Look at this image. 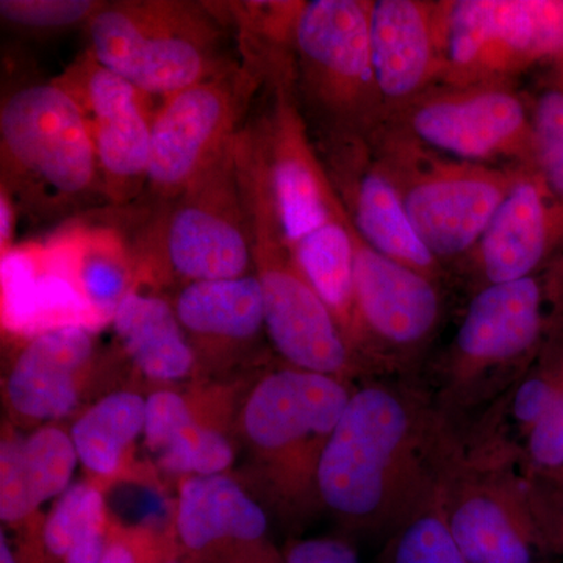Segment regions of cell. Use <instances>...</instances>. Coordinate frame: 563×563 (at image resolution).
I'll return each mask as SVG.
<instances>
[{
  "instance_id": "cell-35",
  "label": "cell",
  "mask_w": 563,
  "mask_h": 563,
  "mask_svg": "<svg viewBox=\"0 0 563 563\" xmlns=\"http://www.w3.org/2000/svg\"><path fill=\"white\" fill-rule=\"evenodd\" d=\"M526 476L550 479L563 468V395L543 415L520 446Z\"/></svg>"
},
{
  "instance_id": "cell-32",
  "label": "cell",
  "mask_w": 563,
  "mask_h": 563,
  "mask_svg": "<svg viewBox=\"0 0 563 563\" xmlns=\"http://www.w3.org/2000/svg\"><path fill=\"white\" fill-rule=\"evenodd\" d=\"M103 526L106 503L101 492L88 484L70 485L44 523V544L51 554L65 559L80 540L103 533Z\"/></svg>"
},
{
  "instance_id": "cell-11",
  "label": "cell",
  "mask_w": 563,
  "mask_h": 563,
  "mask_svg": "<svg viewBox=\"0 0 563 563\" xmlns=\"http://www.w3.org/2000/svg\"><path fill=\"white\" fill-rule=\"evenodd\" d=\"M263 84L261 74L243 63L161 103L152 124L144 190L155 206L176 199L232 150Z\"/></svg>"
},
{
  "instance_id": "cell-24",
  "label": "cell",
  "mask_w": 563,
  "mask_h": 563,
  "mask_svg": "<svg viewBox=\"0 0 563 563\" xmlns=\"http://www.w3.org/2000/svg\"><path fill=\"white\" fill-rule=\"evenodd\" d=\"M266 529L265 510L231 477L192 476L181 485L177 532L190 550L224 539L255 542Z\"/></svg>"
},
{
  "instance_id": "cell-22",
  "label": "cell",
  "mask_w": 563,
  "mask_h": 563,
  "mask_svg": "<svg viewBox=\"0 0 563 563\" xmlns=\"http://www.w3.org/2000/svg\"><path fill=\"white\" fill-rule=\"evenodd\" d=\"M120 232L109 228L70 225L41 244L44 262L69 277L106 320L131 292L132 254Z\"/></svg>"
},
{
  "instance_id": "cell-27",
  "label": "cell",
  "mask_w": 563,
  "mask_h": 563,
  "mask_svg": "<svg viewBox=\"0 0 563 563\" xmlns=\"http://www.w3.org/2000/svg\"><path fill=\"white\" fill-rule=\"evenodd\" d=\"M307 280L350 336L354 313V233L347 214L291 246Z\"/></svg>"
},
{
  "instance_id": "cell-28",
  "label": "cell",
  "mask_w": 563,
  "mask_h": 563,
  "mask_svg": "<svg viewBox=\"0 0 563 563\" xmlns=\"http://www.w3.org/2000/svg\"><path fill=\"white\" fill-rule=\"evenodd\" d=\"M146 401L132 391H117L81 415L70 431L79 462L99 476L120 468L129 446L144 432Z\"/></svg>"
},
{
  "instance_id": "cell-36",
  "label": "cell",
  "mask_w": 563,
  "mask_h": 563,
  "mask_svg": "<svg viewBox=\"0 0 563 563\" xmlns=\"http://www.w3.org/2000/svg\"><path fill=\"white\" fill-rule=\"evenodd\" d=\"M195 422L187 401L172 390L152 393L144 410V442L158 455L185 428Z\"/></svg>"
},
{
  "instance_id": "cell-26",
  "label": "cell",
  "mask_w": 563,
  "mask_h": 563,
  "mask_svg": "<svg viewBox=\"0 0 563 563\" xmlns=\"http://www.w3.org/2000/svg\"><path fill=\"white\" fill-rule=\"evenodd\" d=\"M562 395L563 322L539 352L528 372L465 431L503 440L520 450L526 435Z\"/></svg>"
},
{
  "instance_id": "cell-33",
  "label": "cell",
  "mask_w": 563,
  "mask_h": 563,
  "mask_svg": "<svg viewBox=\"0 0 563 563\" xmlns=\"http://www.w3.org/2000/svg\"><path fill=\"white\" fill-rule=\"evenodd\" d=\"M155 457L161 468L172 474L217 476L232 465L233 450L221 432L195 421Z\"/></svg>"
},
{
  "instance_id": "cell-31",
  "label": "cell",
  "mask_w": 563,
  "mask_h": 563,
  "mask_svg": "<svg viewBox=\"0 0 563 563\" xmlns=\"http://www.w3.org/2000/svg\"><path fill=\"white\" fill-rule=\"evenodd\" d=\"M41 246L13 247L2 255V320L7 331L33 336L40 333L38 282Z\"/></svg>"
},
{
  "instance_id": "cell-10",
  "label": "cell",
  "mask_w": 563,
  "mask_h": 563,
  "mask_svg": "<svg viewBox=\"0 0 563 563\" xmlns=\"http://www.w3.org/2000/svg\"><path fill=\"white\" fill-rule=\"evenodd\" d=\"M352 390L339 377L287 365L263 376L251 391L244 431L272 462L274 479L287 501L318 499V462Z\"/></svg>"
},
{
  "instance_id": "cell-15",
  "label": "cell",
  "mask_w": 563,
  "mask_h": 563,
  "mask_svg": "<svg viewBox=\"0 0 563 563\" xmlns=\"http://www.w3.org/2000/svg\"><path fill=\"white\" fill-rule=\"evenodd\" d=\"M273 101L252 128L265 162L282 228L290 246L344 217L295 90V73L276 77Z\"/></svg>"
},
{
  "instance_id": "cell-4",
  "label": "cell",
  "mask_w": 563,
  "mask_h": 563,
  "mask_svg": "<svg viewBox=\"0 0 563 563\" xmlns=\"http://www.w3.org/2000/svg\"><path fill=\"white\" fill-rule=\"evenodd\" d=\"M295 90L314 146L369 140L387 122L368 0H307L292 31Z\"/></svg>"
},
{
  "instance_id": "cell-25",
  "label": "cell",
  "mask_w": 563,
  "mask_h": 563,
  "mask_svg": "<svg viewBox=\"0 0 563 563\" xmlns=\"http://www.w3.org/2000/svg\"><path fill=\"white\" fill-rule=\"evenodd\" d=\"M185 332L221 342H247L265 331V302L255 274L191 282L174 302Z\"/></svg>"
},
{
  "instance_id": "cell-7",
  "label": "cell",
  "mask_w": 563,
  "mask_h": 563,
  "mask_svg": "<svg viewBox=\"0 0 563 563\" xmlns=\"http://www.w3.org/2000/svg\"><path fill=\"white\" fill-rule=\"evenodd\" d=\"M435 498L454 542L470 563H540L547 558L514 444L457 433Z\"/></svg>"
},
{
  "instance_id": "cell-41",
  "label": "cell",
  "mask_w": 563,
  "mask_h": 563,
  "mask_svg": "<svg viewBox=\"0 0 563 563\" xmlns=\"http://www.w3.org/2000/svg\"><path fill=\"white\" fill-rule=\"evenodd\" d=\"M0 563H18L13 553H11L10 544L7 542V537L3 532L0 536Z\"/></svg>"
},
{
  "instance_id": "cell-40",
  "label": "cell",
  "mask_w": 563,
  "mask_h": 563,
  "mask_svg": "<svg viewBox=\"0 0 563 563\" xmlns=\"http://www.w3.org/2000/svg\"><path fill=\"white\" fill-rule=\"evenodd\" d=\"M101 563H139L135 555L122 547V544H111L107 548L106 555H103Z\"/></svg>"
},
{
  "instance_id": "cell-38",
  "label": "cell",
  "mask_w": 563,
  "mask_h": 563,
  "mask_svg": "<svg viewBox=\"0 0 563 563\" xmlns=\"http://www.w3.org/2000/svg\"><path fill=\"white\" fill-rule=\"evenodd\" d=\"M285 563H361L350 544L332 539L303 540L292 544Z\"/></svg>"
},
{
  "instance_id": "cell-8",
  "label": "cell",
  "mask_w": 563,
  "mask_h": 563,
  "mask_svg": "<svg viewBox=\"0 0 563 563\" xmlns=\"http://www.w3.org/2000/svg\"><path fill=\"white\" fill-rule=\"evenodd\" d=\"M354 233L347 344L368 379L421 377L446 317L448 285L374 251Z\"/></svg>"
},
{
  "instance_id": "cell-18",
  "label": "cell",
  "mask_w": 563,
  "mask_h": 563,
  "mask_svg": "<svg viewBox=\"0 0 563 563\" xmlns=\"http://www.w3.org/2000/svg\"><path fill=\"white\" fill-rule=\"evenodd\" d=\"M265 302V331L285 363L350 383L362 376L342 328L295 258L255 274Z\"/></svg>"
},
{
  "instance_id": "cell-13",
  "label": "cell",
  "mask_w": 563,
  "mask_h": 563,
  "mask_svg": "<svg viewBox=\"0 0 563 563\" xmlns=\"http://www.w3.org/2000/svg\"><path fill=\"white\" fill-rule=\"evenodd\" d=\"M157 207L150 243L161 246L180 279H233L254 268L235 144L190 188Z\"/></svg>"
},
{
  "instance_id": "cell-9",
  "label": "cell",
  "mask_w": 563,
  "mask_h": 563,
  "mask_svg": "<svg viewBox=\"0 0 563 563\" xmlns=\"http://www.w3.org/2000/svg\"><path fill=\"white\" fill-rule=\"evenodd\" d=\"M442 80L518 81L563 58V0H437Z\"/></svg>"
},
{
  "instance_id": "cell-1",
  "label": "cell",
  "mask_w": 563,
  "mask_h": 563,
  "mask_svg": "<svg viewBox=\"0 0 563 563\" xmlns=\"http://www.w3.org/2000/svg\"><path fill=\"white\" fill-rule=\"evenodd\" d=\"M455 437L421 377L365 380L322 450L318 499L344 523L390 537L435 492Z\"/></svg>"
},
{
  "instance_id": "cell-42",
  "label": "cell",
  "mask_w": 563,
  "mask_h": 563,
  "mask_svg": "<svg viewBox=\"0 0 563 563\" xmlns=\"http://www.w3.org/2000/svg\"><path fill=\"white\" fill-rule=\"evenodd\" d=\"M536 479H537V477H536ZM547 481H551V483L561 485V487H563V468L561 470V472H559L558 474H554L553 477H550V479H547Z\"/></svg>"
},
{
  "instance_id": "cell-30",
  "label": "cell",
  "mask_w": 563,
  "mask_h": 563,
  "mask_svg": "<svg viewBox=\"0 0 563 563\" xmlns=\"http://www.w3.org/2000/svg\"><path fill=\"white\" fill-rule=\"evenodd\" d=\"M385 563H470L444 523L435 492L388 539Z\"/></svg>"
},
{
  "instance_id": "cell-21",
  "label": "cell",
  "mask_w": 563,
  "mask_h": 563,
  "mask_svg": "<svg viewBox=\"0 0 563 563\" xmlns=\"http://www.w3.org/2000/svg\"><path fill=\"white\" fill-rule=\"evenodd\" d=\"M79 462L70 433L46 426L27 439L9 437L0 448V518L18 523L68 490Z\"/></svg>"
},
{
  "instance_id": "cell-16",
  "label": "cell",
  "mask_w": 563,
  "mask_h": 563,
  "mask_svg": "<svg viewBox=\"0 0 563 563\" xmlns=\"http://www.w3.org/2000/svg\"><path fill=\"white\" fill-rule=\"evenodd\" d=\"M563 255V202L525 168L457 276L470 295L544 272Z\"/></svg>"
},
{
  "instance_id": "cell-5",
  "label": "cell",
  "mask_w": 563,
  "mask_h": 563,
  "mask_svg": "<svg viewBox=\"0 0 563 563\" xmlns=\"http://www.w3.org/2000/svg\"><path fill=\"white\" fill-rule=\"evenodd\" d=\"M369 146L398 188L418 236L453 279L528 168L459 161L390 122L374 133Z\"/></svg>"
},
{
  "instance_id": "cell-2",
  "label": "cell",
  "mask_w": 563,
  "mask_h": 563,
  "mask_svg": "<svg viewBox=\"0 0 563 563\" xmlns=\"http://www.w3.org/2000/svg\"><path fill=\"white\" fill-rule=\"evenodd\" d=\"M563 322V255L544 272L470 295L450 343L421 374L455 431L479 420L528 372Z\"/></svg>"
},
{
  "instance_id": "cell-20",
  "label": "cell",
  "mask_w": 563,
  "mask_h": 563,
  "mask_svg": "<svg viewBox=\"0 0 563 563\" xmlns=\"http://www.w3.org/2000/svg\"><path fill=\"white\" fill-rule=\"evenodd\" d=\"M95 354L90 329L65 325L33 336L18 355L7 396L18 413L32 420H57L76 409L81 373Z\"/></svg>"
},
{
  "instance_id": "cell-43",
  "label": "cell",
  "mask_w": 563,
  "mask_h": 563,
  "mask_svg": "<svg viewBox=\"0 0 563 563\" xmlns=\"http://www.w3.org/2000/svg\"><path fill=\"white\" fill-rule=\"evenodd\" d=\"M168 563H177V562H168Z\"/></svg>"
},
{
  "instance_id": "cell-3",
  "label": "cell",
  "mask_w": 563,
  "mask_h": 563,
  "mask_svg": "<svg viewBox=\"0 0 563 563\" xmlns=\"http://www.w3.org/2000/svg\"><path fill=\"white\" fill-rule=\"evenodd\" d=\"M0 187L36 220L69 217L102 196L79 103L57 81L25 85L0 107Z\"/></svg>"
},
{
  "instance_id": "cell-12",
  "label": "cell",
  "mask_w": 563,
  "mask_h": 563,
  "mask_svg": "<svg viewBox=\"0 0 563 563\" xmlns=\"http://www.w3.org/2000/svg\"><path fill=\"white\" fill-rule=\"evenodd\" d=\"M387 122L459 161L531 168V95L517 81L437 84Z\"/></svg>"
},
{
  "instance_id": "cell-19",
  "label": "cell",
  "mask_w": 563,
  "mask_h": 563,
  "mask_svg": "<svg viewBox=\"0 0 563 563\" xmlns=\"http://www.w3.org/2000/svg\"><path fill=\"white\" fill-rule=\"evenodd\" d=\"M368 24L388 121L442 80L437 0H368Z\"/></svg>"
},
{
  "instance_id": "cell-34",
  "label": "cell",
  "mask_w": 563,
  "mask_h": 563,
  "mask_svg": "<svg viewBox=\"0 0 563 563\" xmlns=\"http://www.w3.org/2000/svg\"><path fill=\"white\" fill-rule=\"evenodd\" d=\"M102 5L99 0H0V18L27 31H63L88 25Z\"/></svg>"
},
{
  "instance_id": "cell-23",
  "label": "cell",
  "mask_w": 563,
  "mask_h": 563,
  "mask_svg": "<svg viewBox=\"0 0 563 563\" xmlns=\"http://www.w3.org/2000/svg\"><path fill=\"white\" fill-rule=\"evenodd\" d=\"M114 333L144 376L158 383L179 380L195 366L176 309L161 296L131 291L111 318Z\"/></svg>"
},
{
  "instance_id": "cell-6",
  "label": "cell",
  "mask_w": 563,
  "mask_h": 563,
  "mask_svg": "<svg viewBox=\"0 0 563 563\" xmlns=\"http://www.w3.org/2000/svg\"><path fill=\"white\" fill-rule=\"evenodd\" d=\"M87 31L96 60L163 101L235 66L224 58L220 16L210 3L103 2Z\"/></svg>"
},
{
  "instance_id": "cell-17",
  "label": "cell",
  "mask_w": 563,
  "mask_h": 563,
  "mask_svg": "<svg viewBox=\"0 0 563 563\" xmlns=\"http://www.w3.org/2000/svg\"><path fill=\"white\" fill-rule=\"evenodd\" d=\"M317 150L352 228L363 242L432 279L446 285L453 280L415 231L401 195L374 157L369 140Z\"/></svg>"
},
{
  "instance_id": "cell-14",
  "label": "cell",
  "mask_w": 563,
  "mask_h": 563,
  "mask_svg": "<svg viewBox=\"0 0 563 563\" xmlns=\"http://www.w3.org/2000/svg\"><path fill=\"white\" fill-rule=\"evenodd\" d=\"M79 103L98 161L103 198L125 206L146 190L152 124L158 107L85 51L58 79Z\"/></svg>"
},
{
  "instance_id": "cell-29",
  "label": "cell",
  "mask_w": 563,
  "mask_h": 563,
  "mask_svg": "<svg viewBox=\"0 0 563 563\" xmlns=\"http://www.w3.org/2000/svg\"><path fill=\"white\" fill-rule=\"evenodd\" d=\"M531 95V168L563 202V58Z\"/></svg>"
},
{
  "instance_id": "cell-37",
  "label": "cell",
  "mask_w": 563,
  "mask_h": 563,
  "mask_svg": "<svg viewBox=\"0 0 563 563\" xmlns=\"http://www.w3.org/2000/svg\"><path fill=\"white\" fill-rule=\"evenodd\" d=\"M533 517L550 555H563V487L528 477Z\"/></svg>"
},
{
  "instance_id": "cell-39",
  "label": "cell",
  "mask_w": 563,
  "mask_h": 563,
  "mask_svg": "<svg viewBox=\"0 0 563 563\" xmlns=\"http://www.w3.org/2000/svg\"><path fill=\"white\" fill-rule=\"evenodd\" d=\"M16 214V203L11 199L10 192L0 187V250H2V255L13 250Z\"/></svg>"
}]
</instances>
